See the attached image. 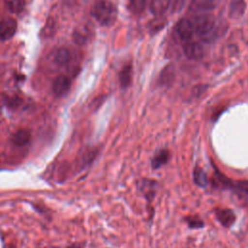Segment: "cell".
Here are the masks:
<instances>
[{
  "mask_svg": "<svg viewBox=\"0 0 248 248\" xmlns=\"http://www.w3.org/2000/svg\"><path fill=\"white\" fill-rule=\"evenodd\" d=\"M31 139V134L28 130L26 129H20L18 131H16L13 136H12V142L18 147L24 146L26 145Z\"/></svg>",
  "mask_w": 248,
  "mask_h": 248,
  "instance_id": "cell-10",
  "label": "cell"
},
{
  "mask_svg": "<svg viewBox=\"0 0 248 248\" xmlns=\"http://www.w3.org/2000/svg\"><path fill=\"white\" fill-rule=\"evenodd\" d=\"M16 31V21L12 17H6L0 20V41L12 38Z\"/></svg>",
  "mask_w": 248,
  "mask_h": 248,
  "instance_id": "cell-4",
  "label": "cell"
},
{
  "mask_svg": "<svg viewBox=\"0 0 248 248\" xmlns=\"http://www.w3.org/2000/svg\"><path fill=\"white\" fill-rule=\"evenodd\" d=\"M70 85H71V82L67 77L59 76L54 79L52 83V91L55 96L61 97L68 93L70 89Z\"/></svg>",
  "mask_w": 248,
  "mask_h": 248,
  "instance_id": "cell-7",
  "label": "cell"
},
{
  "mask_svg": "<svg viewBox=\"0 0 248 248\" xmlns=\"http://www.w3.org/2000/svg\"><path fill=\"white\" fill-rule=\"evenodd\" d=\"M141 190L143 192V194L145 195V197L147 199H152L153 196H154V193H155V186H156V183L155 181H151V180H148V181H143L141 183Z\"/></svg>",
  "mask_w": 248,
  "mask_h": 248,
  "instance_id": "cell-20",
  "label": "cell"
},
{
  "mask_svg": "<svg viewBox=\"0 0 248 248\" xmlns=\"http://www.w3.org/2000/svg\"><path fill=\"white\" fill-rule=\"evenodd\" d=\"M186 222L189 226V228L191 229H200V228H202L204 226L203 222L199 218V217H193V216H190L186 219Z\"/></svg>",
  "mask_w": 248,
  "mask_h": 248,
  "instance_id": "cell-22",
  "label": "cell"
},
{
  "mask_svg": "<svg viewBox=\"0 0 248 248\" xmlns=\"http://www.w3.org/2000/svg\"><path fill=\"white\" fill-rule=\"evenodd\" d=\"M8 9L12 13H19L24 7V0H5Z\"/></svg>",
  "mask_w": 248,
  "mask_h": 248,
  "instance_id": "cell-21",
  "label": "cell"
},
{
  "mask_svg": "<svg viewBox=\"0 0 248 248\" xmlns=\"http://www.w3.org/2000/svg\"><path fill=\"white\" fill-rule=\"evenodd\" d=\"M175 31L180 40L184 42H189L194 35L193 22H191L187 18H182L177 22L175 26Z\"/></svg>",
  "mask_w": 248,
  "mask_h": 248,
  "instance_id": "cell-3",
  "label": "cell"
},
{
  "mask_svg": "<svg viewBox=\"0 0 248 248\" xmlns=\"http://www.w3.org/2000/svg\"><path fill=\"white\" fill-rule=\"evenodd\" d=\"M230 189L237 194L248 196V180H232Z\"/></svg>",
  "mask_w": 248,
  "mask_h": 248,
  "instance_id": "cell-17",
  "label": "cell"
},
{
  "mask_svg": "<svg viewBox=\"0 0 248 248\" xmlns=\"http://www.w3.org/2000/svg\"><path fill=\"white\" fill-rule=\"evenodd\" d=\"M183 51L185 56L191 60H199L203 56V48L198 42H187L184 45Z\"/></svg>",
  "mask_w": 248,
  "mask_h": 248,
  "instance_id": "cell-6",
  "label": "cell"
},
{
  "mask_svg": "<svg viewBox=\"0 0 248 248\" xmlns=\"http://www.w3.org/2000/svg\"><path fill=\"white\" fill-rule=\"evenodd\" d=\"M90 30L86 26H80L74 32V40L78 45H84L89 39Z\"/></svg>",
  "mask_w": 248,
  "mask_h": 248,
  "instance_id": "cell-14",
  "label": "cell"
},
{
  "mask_svg": "<svg viewBox=\"0 0 248 248\" xmlns=\"http://www.w3.org/2000/svg\"><path fill=\"white\" fill-rule=\"evenodd\" d=\"M215 0H191L190 10L194 13H206L214 8Z\"/></svg>",
  "mask_w": 248,
  "mask_h": 248,
  "instance_id": "cell-8",
  "label": "cell"
},
{
  "mask_svg": "<svg viewBox=\"0 0 248 248\" xmlns=\"http://www.w3.org/2000/svg\"><path fill=\"white\" fill-rule=\"evenodd\" d=\"M170 6V0H152L150 3V11L155 16L163 15Z\"/></svg>",
  "mask_w": 248,
  "mask_h": 248,
  "instance_id": "cell-11",
  "label": "cell"
},
{
  "mask_svg": "<svg viewBox=\"0 0 248 248\" xmlns=\"http://www.w3.org/2000/svg\"><path fill=\"white\" fill-rule=\"evenodd\" d=\"M92 16L101 25H111L117 16V10L115 6L107 0L97 1L91 9Z\"/></svg>",
  "mask_w": 248,
  "mask_h": 248,
  "instance_id": "cell-1",
  "label": "cell"
},
{
  "mask_svg": "<svg viewBox=\"0 0 248 248\" xmlns=\"http://www.w3.org/2000/svg\"><path fill=\"white\" fill-rule=\"evenodd\" d=\"M193 180L199 187H205L207 185V176L205 171L199 166H196L193 171Z\"/></svg>",
  "mask_w": 248,
  "mask_h": 248,
  "instance_id": "cell-13",
  "label": "cell"
},
{
  "mask_svg": "<svg viewBox=\"0 0 248 248\" xmlns=\"http://www.w3.org/2000/svg\"><path fill=\"white\" fill-rule=\"evenodd\" d=\"M170 158V153L168 149L159 150L151 159V167L153 170H157L167 164Z\"/></svg>",
  "mask_w": 248,
  "mask_h": 248,
  "instance_id": "cell-9",
  "label": "cell"
},
{
  "mask_svg": "<svg viewBox=\"0 0 248 248\" xmlns=\"http://www.w3.org/2000/svg\"><path fill=\"white\" fill-rule=\"evenodd\" d=\"M19 103H20V100H19L18 98H16H16H11V99H9V101L7 102L8 106L11 107V108H16V107H17Z\"/></svg>",
  "mask_w": 248,
  "mask_h": 248,
  "instance_id": "cell-24",
  "label": "cell"
},
{
  "mask_svg": "<svg viewBox=\"0 0 248 248\" xmlns=\"http://www.w3.org/2000/svg\"><path fill=\"white\" fill-rule=\"evenodd\" d=\"M194 33L202 41H210L215 33L214 18L210 15L202 14L195 18L193 23Z\"/></svg>",
  "mask_w": 248,
  "mask_h": 248,
  "instance_id": "cell-2",
  "label": "cell"
},
{
  "mask_svg": "<svg viewBox=\"0 0 248 248\" xmlns=\"http://www.w3.org/2000/svg\"><path fill=\"white\" fill-rule=\"evenodd\" d=\"M147 0H129L128 9L134 15H140L146 8Z\"/></svg>",
  "mask_w": 248,
  "mask_h": 248,
  "instance_id": "cell-16",
  "label": "cell"
},
{
  "mask_svg": "<svg viewBox=\"0 0 248 248\" xmlns=\"http://www.w3.org/2000/svg\"><path fill=\"white\" fill-rule=\"evenodd\" d=\"M187 0H170V6L172 12H179L184 5L186 4Z\"/></svg>",
  "mask_w": 248,
  "mask_h": 248,
  "instance_id": "cell-23",
  "label": "cell"
},
{
  "mask_svg": "<svg viewBox=\"0 0 248 248\" xmlns=\"http://www.w3.org/2000/svg\"><path fill=\"white\" fill-rule=\"evenodd\" d=\"M132 80V65L126 64L122 67L120 73H119V81L120 85L123 88H126L130 85Z\"/></svg>",
  "mask_w": 248,
  "mask_h": 248,
  "instance_id": "cell-12",
  "label": "cell"
},
{
  "mask_svg": "<svg viewBox=\"0 0 248 248\" xmlns=\"http://www.w3.org/2000/svg\"><path fill=\"white\" fill-rule=\"evenodd\" d=\"M173 78H174L173 69H172L171 66H168V67H166V68L163 70V72H162L161 75H160V78H159L160 84H161V85H164V86L169 85V84L171 83Z\"/></svg>",
  "mask_w": 248,
  "mask_h": 248,
  "instance_id": "cell-18",
  "label": "cell"
},
{
  "mask_svg": "<svg viewBox=\"0 0 248 248\" xmlns=\"http://www.w3.org/2000/svg\"><path fill=\"white\" fill-rule=\"evenodd\" d=\"M70 60V52L66 48H59L54 53V61L58 65H65Z\"/></svg>",
  "mask_w": 248,
  "mask_h": 248,
  "instance_id": "cell-19",
  "label": "cell"
},
{
  "mask_svg": "<svg viewBox=\"0 0 248 248\" xmlns=\"http://www.w3.org/2000/svg\"><path fill=\"white\" fill-rule=\"evenodd\" d=\"M215 216L219 223L225 228H231L236 219L233 210L230 208H218L215 210Z\"/></svg>",
  "mask_w": 248,
  "mask_h": 248,
  "instance_id": "cell-5",
  "label": "cell"
},
{
  "mask_svg": "<svg viewBox=\"0 0 248 248\" xmlns=\"http://www.w3.org/2000/svg\"><path fill=\"white\" fill-rule=\"evenodd\" d=\"M245 11L244 0H233L230 7V16L232 17H239Z\"/></svg>",
  "mask_w": 248,
  "mask_h": 248,
  "instance_id": "cell-15",
  "label": "cell"
}]
</instances>
